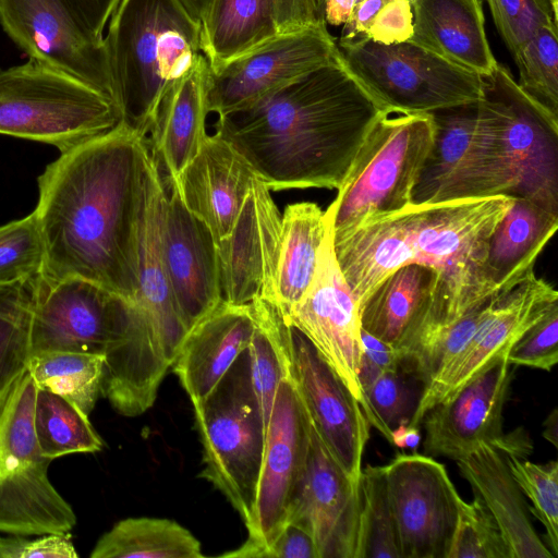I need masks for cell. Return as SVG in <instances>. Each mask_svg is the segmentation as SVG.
<instances>
[{
    "instance_id": "obj_59",
    "label": "cell",
    "mask_w": 558,
    "mask_h": 558,
    "mask_svg": "<svg viewBox=\"0 0 558 558\" xmlns=\"http://www.w3.org/2000/svg\"><path fill=\"white\" fill-rule=\"evenodd\" d=\"M2 537L0 536V558H2Z\"/></svg>"
},
{
    "instance_id": "obj_17",
    "label": "cell",
    "mask_w": 558,
    "mask_h": 558,
    "mask_svg": "<svg viewBox=\"0 0 558 558\" xmlns=\"http://www.w3.org/2000/svg\"><path fill=\"white\" fill-rule=\"evenodd\" d=\"M558 302V292L532 274L508 292L494 296L489 311L466 347L423 388L409 423L420 427L425 413L478 376L508 353L523 332Z\"/></svg>"
},
{
    "instance_id": "obj_2",
    "label": "cell",
    "mask_w": 558,
    "mask_h": 558,
    "mask_svg": "<svg viewBox=\"0 0 558 558\" xmlns=\"http://www.w3.org/2000/svg\"><path fill=\"white\" fill-rule=\"evenodd\" d=\"M513 199L411 203L332 232L336 260L360 310L386 277L409 264L432 268L435 281L402 338L451 324L496 295L485 268L487 245Z\"/></svg>"
},
{
    "instance_id": "obj_56",
    "label": "cell",
    "mask_w": 558,
    "mask_h": 558,
    "mask_svg": "<svg viewBox=\"0 0 558 558\" xmlns=\"http://www.w3.org/2000/svg\"><path fill=\"white\" fill-rule=\"evenodd\" d=\"M543 437L553 446L558 445V411L554 409L544 422Z\"/></svg>"
},
{
    "instance_id": "obj_9",
    "label": "cell",
    "mask_w": 558,
    "mask_h": 558,
    "mask_svg": "<svg viewBox=\"0 0 558 558\" xmlns=\"http://www.w3.org/2000/svg\"><path fill=\"white\" fill-rule=\"evenodd\" d=\"M340 59L383 111L430 113L483 98V77L409 40L338 43Z\"/></svg>"
},
{
    "instance_id": "obj_40",
    "label": "cell",
    "mask_w": 558,
    "mask_h": 558,
    "mask_svg": "<svg viewBox=\"0 0 558 558\" xmlns=\"http://www.w3.org/2000/svg\"><path fill=\"white\" fill-rule=\"evenodd\" d=\"M354 558H400L384 466L360 476V515Z\"/></svg>"
},
{
    "instance_id": "obj_41",
    "label": "cell",
    "mask_w": 558,
    "mask_h": 558,
    "mask_svg": "<svg viewBox=\"0 0 558 558\" xmlns=\"http://www.w3.org/2000/svg\"><path fill=\"white\" fill-rule=\"evenodd\" d=\"M423 385L401 368L383 372L363 388L365 416L391 444V433L408 425L420 402Z\"/></svg>"
},
{
    "instance_id": "obj_27",
    "label": "cell",
    "mask_w": 558,
    "mask_h": 558,
    "mask_svg": "<svg viewBox=\"0 0 558 558\" xmlns=\"http://www.w3.org/2000/svg\"><path fill=\"white\" fill-rule=\"evenodd\" d=\"M409 1L413 16L409 41L481 76L496 68L481 0Z\"/></svg>"
},
{
    "instance_id": "obj_42",
    "label": "cell",
    "mask_w": 558,
    "mask_h": 558,
    "mask_svg": "<svg viewBox=\"0 0 558 558\" xmlns=\"http://www.w3.org/2000/svg\"><path fill=\"white\" fill-rule=\"evenodd\" d=\"M513 60L519 87L558 118V25L539 27Z\"/></svg>"
},
{
    "instance_id": "obj_36",
    "label": "cell",
    "mask_w": 558,
    "mask_h": 558,
    "mask_svg": "<svg viewBox=\"0 0 558 558\" xmlns=\"http://www.w3.org/2000/svg\"><path fill=\"white\" fill-rule=\"evenodd\" d=\"M27 372L38 389L64 398L89 415L101 393L104 354L39 352L31 355Z\"/></svg>"
},
{
    "instance_id": "obj_54",
    "label": "cell",
    "mask_w": 558,
    "mask_h": 558,
    "mask_svg": "<svg viewBox=\"0 0 558 558\" xmlns=\"http://www.w3.org/2000/svg\"><path fill=\"white\" fill-rule=\"evenodd\" d=\"M360 0H325L324 21L332 26L343 25Z\"/></svg>"
},
{
    "instance_id": "obj_24",
    "label": "cell",
    "mask_w": 558,
    "mask_h": 558,
    "mask_svg": "<svg viewBox=\"0 0 558 558\" xmlns=\"http://www.w3.org/2000/svg\"><path fill=\"white\" fill-rule=\"evenodd\" d=\"M257 178L247 160L214 134L207 136L175 180L168 179L183 205L205 223L217 244L230 232Z\"/></svg>"
},
{
    "instance_id": "obj_4",
    "label": "cell",
    "mask_w": 558,
    "mask_h": 558,
    "mask_svg": "<svg viewBox=\"0 0 558 558\" xmlns=\"http://www.w3.org/2000/svg\"><path fill=\"white\" fill-rule=\"evenodd\" d=\"M104 43L121 122L146 136L167 90L203 56L201 23L179 0H121Z\"/></svg>"
},
{
    "instance_id": "obj_18",
    "label": "cell",
    "mask_w": 558,
    "mask_h": 558,
    "mask_svg": "<svg viewBox=\"0 0 558 558\" xmlns=\"http://www.w3.org/2000/svg\"><path fill=\"white\" fill-rule=\"evenodd\" d=\"M121 295L81 278L37 277L31 318V355L46 351L104 354L129 305Z\"/></svg>"
},
{
    "instance_id": "obj_34",
    "label": "cell",
    "mask_w": 558,
    "mask_h": 558,
    "mask_svg": "<svg viewBox=\"0 0 558 558\" xmlns=\"http://www.w3.org/2000/svg\"><path fill=\"white\" fill-rule=\"evenodd\" d=\"M92 558H203L199 541L178 522L163 518H128L97 542Z\"/></svg>"
},
{
    "instance_id": "obj_7",
    "label": "cell",
    "mask_w": 558,
    "mask_h": 558,
    "mask_svg": "<svg viewBox=\"0 0 558 558\" xmlns=\"http://www.w3.org/2000/svg\"><path fill=\"white\" fill-rule=\"evenodd\" d=\"M114 102L39 61L0 69V134L54 146L60 153L114 129Z\"/></svg>"
},
{
    "instance_id": "obj_37",
    "label": "cell",
    "mask_w": 558,
    "mask_h": 558,
    "mask_svg": "<svg viewBox=\"0 0 558 558\" xmlns=\"http://www.w3.org/2000/svg\"><path fill=\"white\" fill-rule=\"evenodd\" d=\"M494 296L451 324L424 330L397 344L400 368L414 376L423 388L427 386L466 347Z\"/></svg>"
},
{
    "instance_id": "obj_44",
    "label": "cell",
    "mask_w": 558,
    "mask_h": 558,
    "mask_svg": "<svg viewBox=\"0 0 558 558\" xmlns=\"http://www.w3.org/2000/svg\"><path fill=\"white\" fill-rule=\"evenodd\" d=\"M504 453V452H502ZM505 454L521 492L532 501L530 511L546 530L547 547L558 556V462L534 463L514 454Z\"/></svg>"
},
{
    "instance_id": "obj_57",
    "label": "cell",
    "mask_w": 558,
    "mask_h": 558,
    "mask_svg": "<svg viewBox=\"0 0 558 558\" xmlns=\"http://www.w3.org/2000/svg\"><path fill=\"white\" fill-rule=\"evenodd\" d=\"M189 14L197 22L201 23V20L205 13L207 4L209 0H179Z\"/></svg>"
},
{
    "instance_id": "obj_23",
    "label": "cell",
    "mask_w": 558,
    "mask_h": 558,
    "mask_svg": "<svg viewBox=\"0 0 558 558\" xmlns=\"http://www.w3.org/2000/svg\"><path fill=\"white\" fill-rule=\"evenodd\" d=\"M163 259L179 316L187 332L222 300L217 244L210 230L181 202L167 177Z\"/></svg>"
},
{
    "instance_id": "obj_12",
    "label": "cell",
    "mask_w": 558,
    "mask_h": 558,
    "mask_svg": "<svg viewBox=\"0 0 558 558\" xmlns=\"http://www.w3.org/2000/svg\"><path fill=\"white\" fill-rule=\"evenodd\" d=\"M339 57L326 23L278 34L220 68L208 70V112L221 117L247 107Z\"/></svg>"
},
{
    "instance_id": "obj_52",
    "label": "cell",
    "mask_w": 558,
    "mask_h": 558,
    "mask_svg": "<svg viewBox=\"0 0 558 558\" xmlns=\"http://www.w3.org/2000/svg\"><path fill=\"white\" fill-rule=\"evenodd\" d=\"M121 0H63L87 33L104 40V31Z\"/></svg>"
},
{
    "instance_id": "obj_46",
    "label": "cell",
    "mask_w": 558,
    "mask_h": 558,
    "mask_svg": "<svg viewBox=\"0 0 558 558\" xmlns=\"http://www.w3.org/2000/svg\"><path fill=\"white\" fill-rule=\"evenodd\" d=\"M447 558H510L496 520L476 495L471 502L459 500Z\"/></svg>"
},
{
    "instance_id": "obj_58",
    "label": "cell",
    "mask_w": 558,
    "mask_h": 558,
    "mask_svg": "<svg viewBox=\"0 0 558 558\" xmlns=\"http://www.w3.org/2000/svg\"><path fill=\"white\" fill-rule=\"evenodd\" d=\"M314 1H315V5H316V9H317V13H318L320 20L324 21V3H325V0H314Z\"/></svg>"
},
{
    "instance_id": "obj_26",
    "label": "cell",
    "mask_w": 558,
    "mask_h": 558,
    "mask_svg": "<svg viewBox=\"0 0 558 558\" xmlns=\"http://www.w3.org/2000/svg\"><path fill=\"white\" fill-rule=\"evenodd\" d=\"M253 330L250 304L221 300L187 332L172 366L192 404L204 400L218 385L247 349Z\"/></svg>"
},
{
    "instance_id": "obj_25",
    "label": "cell",
    "mask_w": 558,
    "mask_h": 558,
    "mask_svg": "<svg viewBox=\"0 0 558 558\" xmlns=\"http://www.w3.org/2000/svg\"><path fill=\"white\" fill-rule=\"evenodd\" d=\"M165 201V180L160 166L151 154L145 177L135 305L159 338L172 366L187 330L179 316L163 259Z\"/></svg>"
},
{
    "instance_id": "obj_22",
    "label": "cell",
    "mask_w": 558,
    "mask_h": 558,
    "mask_svg": "<svg viewBox=\"0 0 558 558\" xmlns=\"http://www.w3.org/2000/svg\"><path fill=\"white\" fill-rule=\"evenodd\" d=\"M359 515L360 482L336 461L310 418L306 470L287 523L312 535L318 558H354Z\"/></svg>"
},
{
    "instance_id": "obj_51",
    "label": "cell",
    "mask_w": 558,
    "mask_h": 558,
    "mask_svg": "<svg viewBox=\"0 0 558 558\" xmlns=\"http://www.w3.org/2000/svg\"><path fill=\"white\" fill-rule=\"evenodd\" d=\"M265 558H318L312 535L296 523L288 522Z\"/></svg>"
},
{
    "instance_id": "obj_8",
    "label": "cell",
    "mask_w": 558,
    "mask_h": 558,
    "mask_svg": "<svg viewBox=\"0 0 558 558\" xmlns=\"http://www.w3.org/2000/svg\"><path fill=\"white\" fill-rule=\"evenodd\" d=\"M433 143L429 113L383 111L325 211L332 232L410 205Z\"/></svg>"
},
{
    "instance_id": "obj_31",
    "label": "cell",
    "mask_w": 558,
    "mask_h": 558,
    "mask_svg": "<svg viewBox=\"0 0 558 558\" xmlns=\"http://www.w3.org/2000/svg\"><path fill=\"white\" fill-rule=\"evenodd\" d=\"M326 229L325 213L317 204L301 202L284 208L276 282V305L283 318L314 279Z\"/></svg>"
},
{
    "instance_id": "obj_10",
    "label": "cell",
    "mask_w": 558,
    "mask_h": 558,
    "mask_svg": "<svg viewBox=\"0 0 558 558\" xmlns=\"http://www.w3.org/2000/svg\"><path fill=\"white\" fill-rule=\"evenodd\" d=\"M37 387L26 372L0 402V532L36 536L70 533V504L48 476L34 430Z\"/></svg>"
},
{
    "instance_id": "obj_21",
    "label": "cell",
    "mask_w": 558,
    "mask_h": 558,
    "mask_svg": "<svg viewBox=\"0 0 558 558\" xmlns=\"http://www.w3.org/2000/svg\"><path fill=\"white\" fill-rule=\"evenodd\" d=\"M507 354L425 413L421 424L427 454L457 460L482 444L510 452L512 436L502 433V411L512 377Z\"/></svg>"
},
{
    "instance_id": "obj_11",
    "label": "cell",
    "mask_w": 558,
    "mask_h": 558,
    "mask_svg": "<svg viewBox=\"0 0 558 558\" xmlns=\"http://www.w3.org/2000/svg\"><path fill=\"white\" fill-rule=\"evenodd\" d=\"M310 447V417L291 374L275 396L267 427L254 522L247 541L225 557L265 558L287 524L304 478Z\"/></svg>"
},
{
    "instance_id": "obj_32",
    "label": "cell",
    "mask_w": 558,
    "mask_h": 558,
    "mask_svg": "<svg viewBox=\"0 0 558 558\" xmlns=\"http://www.w3.org/2000/svg\"><path fill=\"white\" fill-rule=\"evenodd\" d=\"M272 0H209L201 48L215 70L278 35Z\"/></svg>"
},
{
    "instance_id": "obj_38",
    "label": "cell",
    "mask_w": 558,
    "mask_h": 558,
    "mask_svg": "<svg viewBox=\"0 0 558 558\" xmlns=\"http://www.w3.org/2000/svg\"><path fill=\"white\" fill-rule=\"evenodd\" d=\"M34 430L41 454L48 459L101 450L104 442L88 415L48 390L36 391Z\"/></svg>"
},
{
    "instance_id": "obj_28",
    "label": "cell",
    "mask_w": 558,
    "mask_h": 558,
    "mask_svg": "<svg viewBox=\"0 0 558 558\" xmlns=\"http://www.w3.org/2000/svg\"><path fill=\"white\" fill-rule=\"evenodd\" d=\"M456 461L496 520L510 558H555L535 532L522 492L498 448L482 444Z\"/></svg>"
},
{
    "instance_id": "obj_35",
    "label": "cell",
    "mask_w": 558,
    "mask_h": 558,
    "mask_svg": "<svg viewBox=\"0 0 558 558\" xmlns=\"http://www.w3.org/2000/svg\"><path fill=\"white\" fill-rule=\"evenodd\" d=\"M250 305L254 317L247 347L251 379L267 429L279 384L291 374L289 325L274 302L259 299Z\"/></svg>"
},
{
    "instance_id": "obj_13",
    "label": "cell",
    "mask_w": 558,
    "mask_h": 558,
    "mask_svg": "<svg viewBox=\"0 0 558 558\" xmlns=\"http://www.w3.org/2000/svg\"><path fill=\"white\" fill-rule=\"evenodd\" d=\"M483 77V96L498 109L514 197L558 214V118L530 98L505 65Z\"/></svg>"
},
{
    "instance_id": "obj_20",
    "label": "cell",
    "mask_w": 558,
    "mask_h": 558,
    "mask_svg": "<svg viewBox=\"0 0 558 558\" xmlns=\"http://www.w3.org/2000/svg\"><path fill=\"white\" fill-rule=\"evenodd\" d=\"M280 234V211L257 178L230 232L217 243L222 301L248 305L264 299L276 304Z\"/></svg>"
},
{
    "instance_id": "obj_29",
    "label": "cell",
    "mask_w": 558,
    "mask_h": 558,
    "mask_svg": "<svg viewBox=\"0 0 558 558\" xmlns=\"http://www.w3.org/2000/svg\"><path fill=\"white\" fill-rule=\"evenodd\" d=\"M208 70L203 54L191 70L170 86L146 135L153 156L171 180H175L194 159L208 136Z\"/></svg>"
},
{
    "instance_id": "obj_45",
    "label": "cell",
    "mask_w": 558,
    "mask_h": 558,
    "mask_svg": "<svg viewBox=\"0 0 558 558\" xmlns=\"http://www.w3.org/2000/svg\"><path fill=\"white\" fill-rule=\"evenodd\" d=\"M45 244L35 210L0 227V284L41 275Z\"/></svg>"
},
{
    "instance_id": "obj_49",
    "label": "cell",
    "mask_w": 558,
    "mask_h": 558,
    "mask_svg": "<svg viewBox=\"0 0 558 558\" xmlns=\"http://www.w3.org/2000/svg\"><path fill=\"white\" fill-rule=\"evenodd\" d=\"M70 533L2 537V558H76Z\"/></svg>"
},
{
    "instance_id": "obj_33",
    "label": "cell",
    "mask_w": 558,
    "mask_h": 558,
    "mask_svg": "<svg viewBox=\"0 0 558 558\" xmlns=\"http://www.w3.org/2000/svg\"><path fill=\"white\" fill-rule=\"evenodd\" d=\"M435 272L427 266L404 265L386 277L361 308V326L396 345L427 301Z\"/></svg>"
},
{
    "instance_id": "obj_39",
    "label": "cell",
    "mask_w": 558,
    "mask_h": 558,
    "mask_svg": "<svg viewBox=\"0 0 558 558\" xmlns=\"http://www.w3.org/2000/svg\"><path fill=\"white\" fill-rule=\"evenodd\" d=\"M36 280L0 284V402L27 372Z\"/></svg>"
},
{
    "instance_id": "obj_14",
    "label": "cell",
    "mask_w": 558,
    "mask_h": 558,
    "mask_svg": "<svg viewBox=\"0 0 558 558\" xmlns=\"http://www.w3.org/2000/svg\"><path fill=\"white\" fill-rule=\"evenodd\" d=\"M384 469L400 558H447L461 497L445 465L414 452Z\"/></svg>"
},
{
    "instance_id": "obj_16",
    "label": "cell",
    "mask_w": 558,
    "mask_h": 558,
    "mask_svg": "<svg viewBox=\"0 0 558 558\" xmlns=\"http://www.w3.org/2000/svg\"><path fill=\"white\" fill-rule=\"evenodd\" d=\"M0 25L29 59L112 100L105 43L87 33L63 0H0Z\"/></svg>"
},
{
    "instance_id": "obj_50",
    "label": "cell",
    "mask_w": 558,
    "mask_h": 558,
    "mask_svg": "<svg viewBox=\"0 0 558 558\" xmlns=\"http://www.w3.org/2000/svg\"><path fill=\"white\" fill-rule=\"evenodd\" d=\"M362 360L359 380L363 390L379 374L400 368V360L396 347L361 329ZM364 393V392H363Z\"/></svg>"
},
{
    "instance_id": "obj_48",
    "label": "cell",
    "mask_w": 558,
    "mask_h": 558,
    "mask_svg": "<svg viewBox=\"0 0 558 558\" xmlns=\"http://www.w3.org/2000/svg\"><path fill=\"white\" fill-rule=\"evenodd\" d=\"M510 365L550 372L558 362V302L514 342L507 354Z\"/></svg>"
},
{
    "instance_id": "obj_1",
    "label": "cell",
    "mask_w": 558,
    "mask_h": 558,
    "mask_svg": "<svg viewBox=\"0 0 558 558\" xmlns=\"http://www.w3.org/2000/svg\"><path fill=\"white\" fill-rule=\"evenodd\" d=\"M147 136L120 122L71 148L38 177L40 277L81 278L135 302Z\"/></svg>"
},
{
    "instance_id": "obj_60",
    "label": "cell",
    "mask_w": 558,
    "mask_h": 558,
    "mask_svg": "<svg viewBox=\"0 0 558 558\" xmlns=\"http://www.w3.org/2000/svg\"><path fill=\"white\" fill-rule=\"evenodd\" d=\"M361 1V0H360Z\"/></svg>"
},
{
    "instance_id": "obj_55",
    "label": "cell",
    "mask_w": 558,
    "mask_h": 558,
    "mask_svg": "<svg viewBox=\"0 0 558 558\" xmlns=\"http://www.w3.org/2000/svg\"><path fill=\"white\" fill-rule=\"evenodd\" d=\"M421 441V433L418 427L400 425L391 433V444L401 449H415Z\"/></svg>"
},
{
    "instance_id": "obj_6",
    "label": "cell",
    "mask_w": 558,
    "mask_h": 558,
    "mask_svg": "<svg viewBox=\"0 0 558 558\" xmlns=\"http://www.w3.org/2000/svg\"><path fill=\"white\" fill-rule=\"evenodd\" d=\"M193 409L203 446L201 476L223 494L251 531L267 429L252 386L247 349Z\"/></svg>"
},
{
    "instance_id": "obj_19",
    "label": "cell",
    "mask_w": 558,
    "mask_h": 558,
    "mask_svg": "<svg viewBox=\"0 0 558 558\" xmlns=\"http://www.w3.org/2000/svg\"><path fill=\"white\" fill-rule=\"evenodd\" d=\"M289 355L291 377L320 438L345 473L360 482L371 426L362 407L312 342L291 325Z\"/></svg>"
},
{
    "instance_id": "obj_53",
    "label": "cell",
    "mask_w": 558,
    "mask_h": 558,
    "mask_svg": "<svg viewBox=\"0 0 558 558\" xmlns=\"http://www.w3.org/2000/svg\"><path fill=\"white\" fill-rule=\"evenodd\" d=\"M272 1L279 34L325 23L317 13L314 0Z\"/></svg>"
},
{
    "instance_id": "obj_43",
    "label": "cell",
    "mask_w": 558,
    "mask_h": 558,
    "mask_svg": "<svg viewBox=\"0 0 558 558\" xmlns=\"http://www.w3.org/2000/svg\"><path fill=\"white\" fill-rule=\"evenodd\" d=\"M413 16L409 0H361L342 25L338 43L366 38L389 45L410 39Z\"/></svg>"
},
{
    "instance_id": "obj_15",
    "label": "cell",
    "mask_w": 558,
    "mask_h": 558,
    "mask_svg": "<svg viewBox=\"0 0 558 558\" xmlns=\"http://www.w3.org/2000/svg\"><path fill=\"white\" fill-rule=\"evenodd\" d=\"M325 219L327 229L314 279L284 320L312 342L364 411L366 401L359 380L361 310L336 260L331 225Z\"/></svg>"
},
{
    "instance_id": "obj_47",
    "label": "cell",
    "mask_w": 558,
    "mask_h": 558,
    "mask_svg": "<svg viewBox=\"0 0 558 558\" xmlns=\"http://www.w3.org/2000/svg\"><path fill=\"white\" fill-rule=\"evenodd\" d=\"M489 8L495 27L514 58L535 32L545 25H558V13L550 0H481Z\"/></svg>"
},
{
    "instance_id": "obj_30",
    "label": "cell",
    "mask_w": 558,
    "mask_h": 558,
    "mask_svg": "<svg viewBox=\"0 0 558 558\" xmlns=\"http://www.w3.org/2000/svg\"><path fill=\"white\" fill-rule=\"evenodd\" d=\"M558 228V214L523 197L488 240L485 268L495 294L508 292L534 274L535 262Z\"/></svg>"
},
{
    "instance_id": "obj_3",
    "label": "cell",
    "mask_w": 558,
    "mask_h": 558,
    "mask_svg": "<svg viewBox=\"0 0 558 558\" xmlns=\"http://www.w3.org/2000/svg\"><path fill=\"white\" fill-rule=\"evenodd\" d=\"M381 112L339 57L218 117L215 134L270 191L338 190Z\"/></svg>"
},
{
    "instance_id": "obj_5",
    "label": "cell",
    "mask_w": 558,
    "mask_h": 558,
    "mask_svg": "<svg viewBox=\"0 0 558 558\" xmlns=\"http://www.w3.org/2000/svg\"><path fill=\"white\" fill-rule=\"evenodd\" d=\"M434 143L412 193V204L496 195L514 197L501 137V116L486 97L429 113Z\"/></svg>"
}]
</instances>
